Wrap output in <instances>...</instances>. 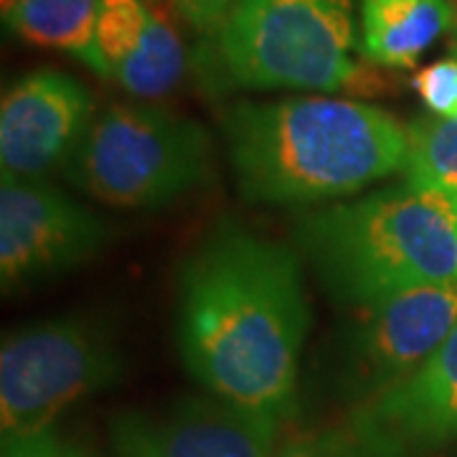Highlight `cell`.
I'll return each mask as SVG.
<instances>
[{
    "label": "cell",
    "mask_w": 457,
    "mask_h": 457,
    "mask_svg": "<svg viewBox=\"0 0 457 457\" xmlns=\"http://www.w3.org/2000/svg\"><path fill=\"white\" fill-rule=\"evenodd\" d=\"M92 122V97L74 77L38 69L18 79L0 104L3 173L41 179L66 165Z\"/></svg>",
    "instance_id": "30bf717a"
},
{
    "label": "cell",
    "mask_w": 457,
    "mask_h": 457,
    "mask_svg": "<svg viewBox=\"0 0 457 457\" xmlns=\"http://www.w3.org/2000/svg\"><path fill=\"white\" fill-rule=\"evenodd\" d=\"M411 87L429 112L445 120H457V51L420 69L411 79Z\"/></svg>",
    "instance_id": "e0dca14e"
},
{
    "label": "cell",
    "mask_w": 457,
    "mask_h": 457,
    "mask_svg": "<svg viewBox=\"0 0 457 457\" xmlns=\"http://www.w3.org/2000/svg\"><path fill=\"white\" fill-rule=\"evenodd\" d=\"M278 417L224 399H183L163 411H125L110 422L117 457H272Z\"/></svg>",
    "instance_id": "9c48e42d"
},
{
    "label": "cell",
    "mask_w": 457,
    "mask_h": 457,
    "mask_svg": "<svg viewBox=\"0 0 457 457\" xmlns=\"http://www.w3.org/2000/svg\"><path fill=\"white\" fill-rule=\"evenodd\" d=\"M330 297L369 308L457 282V188L399 186L305 216L295 228Z\"/></svg>",
    "instance_id": "3957f363"
},
{
    "label": "cell",
    "mask_w": 457,
    "mask_h": 457,
    "mask_svg": "<svg viewBox=\"0 0 457 457\" xmlns=\"http://www.w3.org/2000/svg\"><path fill=\"white\" fill-rule=\"evenodd\" d=\"M11 3H18V0H3V5H11Z\"/></svg>",
    "instance_id": "44dd1931"
},
{
    "label": "cell",
    "mask_w": 457,
    "mask_h": 457,
    "mask_svg": "<svg viewBox=\"0 0 457 457\" xmlns=\"http://www.w3.org/2000/svg\"><path fill=\"white\" fill-rule=\"evenodd\" d=\"M71 457H87V455H79V453H74V450H71Z\"/></svg>",
    "instance_id": "7402d4cb"
},
{
    "label": "cell",
    "mask_w": 457,
    "mask_h": 457,
    "mask_svg": "<svg viewBox=\"0 0 457 457\" xmlns=\"http://www.w3.org/2000/svg\"><path fill=\"white\" fill-rule=\"evenodd\" d=\"M450 3H453V5H455V8H457V0H450Z\"/></svg>",
    "instance_id": "603a6c76"
},
{
    "label": "cell",
    "mask_w": 457,
    "mask_h": 457,
    "mask_svg": "<svg viewBox=\"0 0 457 457\" xmlns=\"http://www.w3.org/2000/svg\"><path fill=\"white\" fill-rule=\"evenodd\" d=\"M278 457H356V442L343 435H318L287 445Z\"/></svg>",
    "instance_id": "ffe728a7"
},
{
    "label": "cell",
    "mask_w": 457,
    "mask_h": 457,
    "mask_svg": "<svg viewBox=\"0 0 457 457\" xmlns=\"http://www.w3.org/2000/svg\"><path fill=\"white\" fill-rule=\"evenodd\" d=\"M409 155L404 165L407 186L457 188V120L437 114L414 117L407 128Z\"/></svg>",
    "instance_id": "9a60e30c"
},
{
    "label": "cell",
    "mask_w": 457,
    "mask_h": 457,
    "mask_svg": "<svg viewBox=\"0 0 457 457\" xmlns=\"http://www.w3.org/2000/svg\"><path fill=\"white\" fill-rule=\"evenodd\" d=\"M110 227L41 179L3 173L0 183V279L13 293L95 260Z\"/></svg>",
    "instance_id": "52a82bcc"
},
{
    "label": "cell",
    "mask_w": 457,
    "mask_h": 457,
    "mask_svg": "<svg viewBox=\"0 0 457 457\" xmlns=\"http://www.w3.org/2000/svg\"><path fill=\"white\" fill-rule=\"evenodd\" d=\"M122 359L112 333L84 315H62L5 336L0 351L3 435H33L89 394L112 386Z\"/></svg>",
    "instance_id": "8992f818"
},
{
    "label": "cell",
    "mask_w": 457,
    "mask_h": 457,
    "mask_svg": "<svg viewBox=\"0 0 457 457\" xmlns=\"http://www.w3.org/2000/svg\"><path fill=\"white\" fill-rule=\"evenodd\" d=\"M228 161L252 204L351 196L404 170L409 135L392 114L353 99L237 104L224 120Z\"/></svg>",
    "instance_id": "7a4b0ae2"
},
{
    "label": "cell",
    "mask_w": 457,
    "mask_h": 457,
    "mask_svg": "<svg viewBox=\"0 0 457 457\" xmlns=\"http://www.w3.org/2000/svg\"><path fill=\"white\" fill-rule=\"evenodd\" d=\"M186 66L188 56L179 31L153 11L140 49L114 71L112 79L132 97L161 99L179 89Z\"/></svg>",
    "instance_id": "5bb4252c"
},
{
    "label": "cell",
    "mask_w": 457,
    "mask_h": 457,
    "mask_svg": "<svg viewBox=\"0 0 457 457\" xmlns=\"http://www.w3.org/2000/svg\"><path fill=\"white\" fill-rule=\"evenodd\" d=\"M191 29L201 36H212L224 29L227 18L237 8L239 0H165Z\"/></svg>",
    "instance_id": "ac0fdd59"
},
{
    "label": "cell",
    "mask_w": 457,
    "mask_h": 457,
    "mask_svg": "<svg viewBox=\"0 0 457 457\" xmlns=\"http://www.w3.org/2000/svg\"><path fill=\"white\" fill-rule=\"evenodd\" d=\"M369 457H407L457 437V328L429 359L356 414Z\"/></svg>",
    "instance_id": "8fae6325"
},
{
    "label": "cell",
    "mask_w": 457,
    "mask_h": 457,
    "mask_svg": "<svg viewBox=\"0 0 457 457\" xmlns=\"http://www.w3.org/2000/svg\"><path fill=\"white\" fill-rule=\"evenodd\" d=\"M64 170L110 206L158 209L209 179L212 137L158 104H112L92 117Z\"/></svg>",
    "instance_id": "277c9868"
},
{
    "label": "cell",
    "mask_w": 457,
    "mask_h": 457,
    "mask_svg": "<svg viewBox=\"0 0 457 457\" xmlns=\"http://www.w3.org/2000/svg\"><path fill=\"white\" fill-rule=\"evenodd\" d=\"M99 3L102 0H18L3 5V18L23 41L66 51L99 77H107L97 44Z\"/></svg>",
    "instance_id": "4fadbf2b"
},
{
    "label": "cell",
    "mask_w": 457,
    "mask_h": 457,
    "mask_svg": "<svg viewBox=\"0 0 457 457\" xmlns=\"http://www.w3.org/2000/svg\"><path fill=\"white\" fill-rule=\"evenodd\" d=\"M150 5L145 0H102L97 18V44L107 77L140 49L150 23Z\"/></svg>",
    "instance_id": "2e32d148"
},
{
    "label": "cell",
    "mask_w": 457,
    "mask_h": 457,
    "mask_svg": "<svg viewBox=\"0 0 457 457\" xmlns=\"http://www.w3.org/2000/svg\"><path fill=\"white\" fill-rule=\"evenodd\" d=\"M453 23L450 0H359V51L371 64L409 69Z\"/></svg>",
    "instance_id": "7c38bea8"
},
{
    "label": "cell",
    "mask_w": 457,
    "mask_h": 457,
    "mask_svg": "<svg viewBox=\"0 0 457 457\" xmlns=\"http://www.w3.org/2000/svg\"><path fill=\"white\" fill-rule=\"evenodd\" d=\"M3 457H71L51 429L33 435H3Z\"/></svg>",
    "instance_id": "d6986e66"
},
{
    "label": "cell",
    "mask_w": 457,
    "mask_h": 457,
    "mask_svg": "<svg viewBox=\"0 0 457 457\" xmlns=\"http://www.w3.org/2000/svg\"><path fill=\"white\" fill-rule=\"evenodd\" d=\"M345 341L348 386L374 399L425 363L457 328V282L411 287L369 308Z\"/></svg>",
    "instance_id": "ba28073f"
},
{
    "label": "cell",
    "mask_w": 457,
    "mask_h": 457,
    "mask_svg": "<svg viewBox=\"0 0 457 457\" xmlns=\"http://www.w3.org/2000/svg\"><path fill=\"white\" fill-rule=\"evenodd\" d=\"M311 323L290 246L224 227L180 270L179 351L198 384L249 411L290 407Z\"/></svg>",
    "instance_id": "6da1fadb"
},
{
    "label": "cell",
    "mask_w": 457,
    "mask_h": 457,
    "mask_svg": "<svg viewBox=\"0 0 457 457\" xmlns=\"http://www.w3.org/2000/svg\"><path fill=\"white\" fill-rule=\"evenodd\" d=\"M353 0H239L213 49L246 89L336 92L356 77Z\"/></svg>",
    "instance_id": "5b68a950"
}]
</instances>
